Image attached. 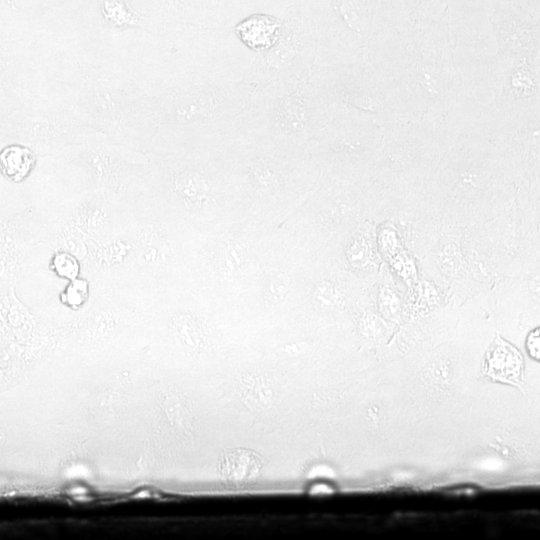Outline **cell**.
I'll use <instances>...</instances> for the list:
<instances>
[{"label":"cell","instance_id":"6da1fadb","mask_svg":"<svg viewBox=\"0 0 540 540\" xmlns=\"http://www.w3.org/2000/svg\"><path fill=\"white\" fill-rule=\"evenodd\" d=\"M255 87L221 70L185 61L137 100L125 128L134 131L137 149L139 143L148 145V151L213 146L229 132Z\"/></svg>","mask_w":540,"mask_h":540},{"label":"cell","instance_id":"7a4b0ae2","mask_svg":"<svg viewBox=\"0 0 540 540\" xmlns=\"http://www.w3.org/2000/svg\"><path fill=\"white\" fill-rule=\"evenodd\" d=\"M310 73L257 85L226 135L300 150L319 124Z\"/></svg>","mask_w":540,"mask_h":540},{"label":"cell","instance_id":"3957f363","mask_svg":"<svg viewBox=\"0 0 540 540\" xmlns=\"http://www.w3.org/2000/svg\"><path fill=\"white\" fill-rule=\"evenodd\" d=\"M54 156L79 168L90 191L114 195H123L130 182L141 179L148 162L145 153L108 139L70 146Z\"/></svg>","mask_w":540,"mask_h":540},{"label":"cell","instance_id":"277c9868","mask_svg":"<svg viewBox=\"0 0 540 540\" xmlns=\"http://www.w3.org/2000/svg\"><path fill=\"white\" fill-rule=\"evenodd\" d=\"M282 29L273 48L255 54L246 81L261 85L279 78L310 73L312 46L308 23L295 4L281 15Z\"/></svg>","mask_w":540,"mask_h":540},{"label":"cell","instance_id":"5b68a950","mask_svg":"<svg viewBox=\"0 0 540 540\" xmlns=\"http://www.w3.org/2000/svg\"><path fill=\"white\" fill-rule=\"evenodd\" d=\"M239 0H136L137 12L153 35L187 28L226 29L232 25Z\"/></svg>","mask_w":540,"mask_h":540},{"label":"cell","instance_id":"8992f818","mask_svg":"<svg viewBox=\"0 0 540 540\" xmlns=\"http://www.w3.org/2000/svg\"><path fill=\"white\" fill-rule=\"evenodd\" d=\"M25 44L0 34V132L29 111V81L33 71Z\"/></svg>","mask_w":540,"mask_h":540},{"label":"cell","instance_id":"52a82bcc","mask_svg":"<svg viewBox=\"0 0 540 540\" xmlns=\"http://www.w3.org/2000/svg\"><path fill=\"white\" fill-rule=\"evenodd\" d=\"M232 34L247 51L262 54L274 47L282 29V18L271 13L256 12L230 26Z\"/></svg>","mask_w":540,"mask_h":540},{"label":"cell","instance_id":"ba28073f","mask_svg":"<svg viewBox=\"0 0 540 540\" xmlns=\"http://www.w3.org/2000/svg\"><path fill=\"white\" fill-rule=\"evenodd\" d=\"M485 371L494 380L517 384L523 371L522 355L515 347L498 337L487 351Z\"/></svg>","mask_w":540,"mask_h":540},{"label":"cell","instance_id":"9c48e42d","mask_svg":"<svg viewBox=\"0 0 540 540\" xmlns=\"http://www.w3.org/2000/svg\"><path fill=\"white\" fill-rule=\"evenodd\" d=\"M36 153L27 146L12 144L0 152V171L12 182L23 181L36 164Z\"/></svg>","mask_w":540,"mask_h":540},{"label":"cell","instance_id":"30bf717a","mask_svg":"<svg viewBox=\"0 0 540 540\" xmlns=\"http://www.w3.org/2000/svg\"><path fill=\"white\" fill-rule=\"evenodd\" d=\"M260 460L253 453L236 450L223 455L219 462L222 475L232 481H246L254 478L260 469Z\"/></svg>","mask_w":540,"mask_h":540},{"label":"cell","instance_id":"8fae6325","mask_svg":"<svg viewBox=\"0 0 540 540\" xmlns=\"http://www.w3.org/2000/svg\"><path fill=\"white\" fill-rule=\"evenodd\" d=\"M106 23L114 28H141L148 32V25L143 16L124 0H104L101 7Z\"/></svg>","mask_w":540,"mask_h":540},{"label":"cell","instance_id":"7c38bea8","mask_svg":"<svg viewBox=\"0 0 540 540\" xmlns=\"http://www.w3.org/2000/svg\"><path fill=\"white\" fill-rule=\"evenodd\" d=\"M351 259L357 266L376 267L379 262L373 237L370 232L359 234L350 250Z\"/></svg>","mask_w":540,"mask_h":540},{"label":"cell","instance_id":"4fadbf2b","mask_svg":"<svg viewBox=\"0 0 540 540\" xmlns=\"http://www.w3.org/2000/svg\"><path fill=\"white\" fill-rule=\"evenodd\" d=\"M90 296V284L88 279L78 277L69 282L60 295V300L68 308L78 310L88 302Z\"/></svg>","mask_w":540,"mask_h":540},{"label":"cell","instance_id":"5bb4252c","mask_svg":"<svg viewBox=\"0 0 540 540\" xmlns=\"http://www.w3.org/2000/svg\"><path fill=\"white\" fill-rule=\"evenodd\" d=\"M51 269L58 277L71 281L78 278L81 264L73 254L59 250L52 257Z\"/></svg>","mask_w":540,"mask_h":540},{"label":"cell","instance_id":"9a60e30c","mask_svg":"<svg viewBox=\"0 0 540 540\" xmlns=\"http://www.w3.org/2000/svg\"><path fill=\"white\" fill-rule=\"evenodd\" d=\"M376 296L383 309L393 311V309L401 308L402 295L387 271L379 283Z\"/></svg>","mask_w":540,"mask_h":540},{"label":"cell","instance_id":"2e32d148","mask_svg":"<svg viewBox=\"0 0 540 540\" xmlns=\"http://www.w3.org/2000/svg\"><path fill=\"white\" fill-rule=\"evenodd\" d=\"M393 263L394 269L398 274L410 285L417 280L416 267L413 260L402 252H398L390 257Z\"/></svg>","mask_w":540,"mask_h":540},{"label":"cell","instance_id":"e0dca14e","mask_svg":"<svg viewBox=\"0 0 540 540\" xmlns=\"http://www.w3.org/2000/svg\"><path fill=\"white\" fill-rule=\"evenodd\" d=\"M379 243L385 255L392 257L400 251L398 235L390 226H386L380 232Z\"/></svg>","mask_w":540,"mask_h":540},{"label":"cell","instance_id":"ac0fdd59","mask_svg":"<svg viewBox=\"0 0 540 540\" xmlns=\"http://www.w3.org/2000/svg\"><path fill=\"white\" fill-rule=\"evenodd\" d=\"M528 343H532L533 346H530L529 347V350L531 352V354L534 356V357H538V351H539V335H538V330L536 333H532L527 341Z\"/></svg>","mask_w":540,"mask_h":540}]
</instances>
